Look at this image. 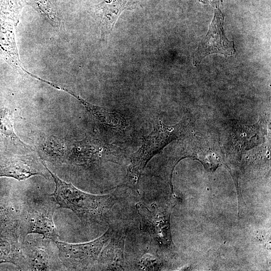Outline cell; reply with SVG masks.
<instances>
[{
	"label": "cell",
	"instance_id": "1",
	"mask_svg": "<svg viewBox=\"0 0 271 271\" xmlns=\"http://www.w3.org/2000/svg\"><path fill=\"white\" fill-rule=\"evenodd\" d=\"M55 183L52 196L59 208L72 211L81 222L87 226L101 225L106 222L107 216L116 203L112 195H97L86 193L61 179L47 166Z\"/></svg>",
	"mask_w": 271,
	"mask_h": 271
},
{
	"label": "cell",
	"instance_id": "2",
	"mask_svg": "<svg viewBox=\"0 0 271 271\" xmlns=\"http://www.w3.org/2000/svg\"><path fill=\"white\" fill-rule=\"evenodd\" d=\"M182 123L167 126L160 120L143 138L140 148L131 156L123 185L138 192L141 175L149 161L182 132Z\"/></svg>",
	"mask_w": 271,
	"mask_h": 271
},
{
	"label": "cell",
	"instance_id": "3",
	"mask_svg": "<svg viewBox=\"0 0 271 271\" xmlns=\"http://www.w3.org/2000/svg\"><path fill=\"white\" fill-rule=\"evenodd\" d=\"M59 208L51 194H43L29 199L19 213L21 238L38 234L53 241L58 240V231L53 220Z\"/></svg>",
	"mask_w": 271,
	"mask_h": 271
},
{
	"label": "cell",
	"instance_id": "4",
	"mask_svg": "<svg viewBox=\"0 0 271 271\" xmlns=\"http://www.w3.org/2000/svg\"><path fill=\"white\" fill-rule=\"evenodd\" d=\"M111 227L101 236L90 242L73 244L55 241L59 257L64 270H83L92 268L102 248L110 239Z\"/></svg>",
	"mask_w": 271,
	"mask_h": 271
},
{
	"label": "cell",
	"instance_id": "5",
	"mask_svg": "<svg viewBox=\"0 0 271 271\" xmlns=\"http://www.w3.org/2000/svg\"><path fill=\"white\" fill-rule=\"evenodd\" d=\"M24 270H63L55 241L39 236L21 239Z\"/></svg>",
	"mask_w": 271,
	"mask_h": 271
},
{
	"label": "cell",
	"instance_id": "6",
	"mask_svg": "<svg viewBox=\"0 0 271 271\" xmlns=\"http://www.w3.org/2000/svg\"><path fill=\"white\" fill-rule=\"evenodd\" d=\"M224 16L219 8H216L208 31L193 56L192 63L198 65L207 56L219 54L224 57L232 56L236 50L233 41L229 40L224 30Z\"/></svg>",
	"mask_w": 271,
	"mask_h": 271
},
{
	"label": "cell",
	"instance_id": "7",
	"mask_svg": "<svg viewBox=\"0 0 271 271\" xmlns=\"http://www.w3.org/2000/svg\"><path fill=\"white\" fill-rule=\"evenodd\" d=\"M136 208L141 216V229L150 235L152 242L160 248L170 247V213L160 209L156 204L149 206L140 202L137 204Z\"/></svg>",
	"mask_w": 271,
	"mask_h": 271
},
{
	"label": "cell",
	"instance_id": "8",
	"mask_svg": "<svg viewBox=\"0 0 271 271\" xmlns=\"http://www.w3.org/2000/svg\"><path fill=\"white\" fill-rule=\"evenodd\" d=\"M48 174L45 161L32 153L25 152L0 158V177L23 180L39 175L48 179Z\"/></svg>",
	"mask_w": 271,
	"mask_h": 271
},
{
	"label": "cell",
	"instance_id": "9",
	"mask_svg": "<svg viewBox=\"0 0 271 271\" xmlns=\"http://www.w3.org/2000/svg\"><path fill=\"white\" fill-rule=\"evenodd\" d=\"M125 233L122 230L115 232L102 248L96 261L98 269L104 270H125V263L123 256Z\"/></svg>",
	"mask_w": 271,
	"mask_h": 271
},
{
	"label": "cell",
	"instance_id": "10",
	"mask_svg": "<svg viewBox=\"0 0 271 271\" xmlns=\"http://www.w3.org/2000/svg\"><path fill=\"white\" fill-rule=\"evenodd\" d=\"M134 3L133 0H103L99 8L102 11L101 37H108L120 14Z\"/></svg>",
	"mask_w": 271,
	"mask_h": 271
},
{
	"label": "cell",
	"instance_id": "11",
	"mask_svg": "<svg viewBox=\"0 0 271 271\" xmlns=\"http://www.w3.org/2000/svg\"><path fill=\"white\" fill-rule=\"evenodd\" d=\"M78 101L85 107L89 114L102 125L118 129L125 127L126 120L120 113L93 104L82 97H80Z\"/></svg>",
	"mask_w": 271,
	"mask_h": 271
},
{
	"label": "cell",
	"instance_id": "12",
	"mask_svg": "<svg viewBox=\"0 0 271 271\" xmlns=\"http://www.w3.org/2000/svg\"><path fill=\"white\" fill-rule=\"evenodd\" d=\"M0 134L21 146L30 147L21 141L15 133L13 115L6 108H0Z\"/></svg>",
	"mask_w": 271,
	"mask_h": 271
},
{
	"label": "cell",
	"instance_id": "13",
	"mask_svg": "<svg viewBox=\"0 0 271 271\" xmlns=\"http://www.w3.org/2000/svg\"><path fill=\"white\" fill-rule=\"evenodd\" d=\"M139 269L145 270H159L161 263L158 259L152 254H145L138 262Z\"/></svg>",
	"mask_w": 271,
	"mask_h": 271
},
{
	"label": "cell",
	"instance_id": "14",
	"mask_svg": "<svg viewBox=\"0 0 271 271\" xmlns=\"http://www.w3.org/2000/svg\"><path fill=\"white\" fill-rule=\"evenodd\" d=\"M199 1L204 4H210L215 8H218L219 5L218 0H199Z\"/></svg>",
	"mask_w": 271,
	"mask_h": 271
},
{
	"label": "cell",
	"instance_id": "15",
	"mask_svg": "<svg viewBox=\"0 0 271 271\" xmlns=\"http://www.w3.org/2000/svg\"><path fill=\"white\" fill-rule=\"evenodd\" d=\"M136 1L138 2L140 1V0H136Z\"/></svg>",
	"mask_w": 271,
	"mask_h": 271
}]
</instances>
